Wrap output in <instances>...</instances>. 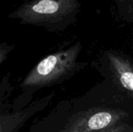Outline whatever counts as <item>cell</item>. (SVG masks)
I'll return each mask as SVG.
<instances>
[{
  "label": "cell",
  "mask_w": 133,
  "mask_h": 132,
  "mask_svg": "<svg viewBox=\"0 0 133 132\" xmlns=\"http://www.w3.org/2000/svg\"><path fill=\"white\" fill-rule=\"evenodd\" d=\"M81 6L79 0H29L8 17L50 30H64L75 23Z\"/></svg>",
  "instance_id": "cell-1"
},
{
  "label": "cell",
  "mask_w": 133,
  "mask_h": 132,
  "mask_svg": "<svg viewBox=\"0 0 133 132\" xmlns=\"http://www.w3.org/2000/svg\"><path fill=\"white\" fill-rule=\"evenodd\" d=\"M80 49L78 43L66 50L47 56L30 71L22 86L34 88L50 85L67 75L73 68Z\"/></svg>",
  "instance_id": "cell-2"
},
{
  "label": "cell",
  "mask_w": 133,
  "mask_h": 132,
  "mask_svg": "<svg viewBox=\"0 0 133 132\" xmlns=\"http://www.w3.org/2000/svg\"><path fill=\"white\" fill-rule=\"evenodd\" d=\"M128 117L121 110L96 108L73 115L59 132H93L123 124Z\"/></svg>",
  "instance_id": "cell-3"
},
{
  "label": "cell",
  "mask_w": 133,
  "mask_h": 132,
  "mask_svg": "<svg viewBox=\"0 0 133 132\" xmlns=\"http://www.w3.org/2000/svg\"><path fill=\"white\" fill-rule=\"evenodd\" d=\"M108 58L112 71L121 86L133 93V65L120 54L109 52Z\"/></svg>",
  "instance_id": "cell-4"
},
{
  "label": "cell",
  "mask_w": 133,
  "mask_h": 132,
  "mask_svg": "<svg viewBox=\"0 0 133 132\" xmlns=\"http://www.w3.org/2000/svg\"><path fill=\"white\" fill-rule=\"evenodd\" d=\"M117 10L121 16L126 21L131 22L133 12V0H114Z\"/></svg>",
  "instance_id": "cell-5"
},
{
  "label": "cell",
  "mask_w": 133,
  "mask_h": 132,
  "mask_svg": "<svg viewBox=\"0 0 133 132\" xmlns=\"http://www.w3.org/2000/svg\"><path fill=\"white\" fill-rule=\"evenodd\" d=\"M93 132H133V128L128 124H118L116 126L111 127L108 129Z\"/></svg>",
  "instance_id": "cell-6"
},
{
  "label": "cell",
  "mask_w": 133,
  "mask_h": 132,
  "mask_svg": "<svg viewBox=\"0 0 133 132\" xmlns=\"http://www.w3.org/2000/svg\"><path fill=\"white\" fill-rule=\"evenodd\" d=\"M131 22L133 23V12L132 13V16H131Z\"/></svg>",
  "instance_id": "cell-7"
}]
</instances>
